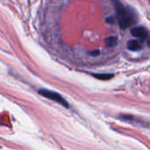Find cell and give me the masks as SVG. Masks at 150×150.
<instances>
[{"instance_id":"7","label":"cell","mask_w":150,"mask_h":150,"mask_svg":"<svg viewBox=\"0 0 150 150\" xmlns=\"http://www.w3.org/2000/svg\"><path fill=\"white\" fill-rule=\"evenodd\" d=\"M149 2H150V0H149Z\"/></svg>"},{"instance_id":"4","label":"cell","mask_w":150,"mask_h":150,"mask_svg":"<svg viewBox=\"0 0 150 150\" xmlns=\"http://www.w3.org/2000/svg\"><path fill=\"white\" fill-rule=\"evenodd\" d=\"M142 42L138 40H131L127 42V48L131 51H139L142 48Z\"/></svg>"},{"instance_id":"2","label":"cell","mask_w":150,"mask_h":150,"mask_svg":"<svg viewBox=\"0 0 150 150\" xmlns=\"http://www.w3.org/2000/svg\"><path fill=\"white\" fill-rule=\"evenodd\" d=\"M39 94L47 98H49L53 101H55L65 107H69V104L67 103V101L57 92H54V91H52L49 90H46V89H41L39 91Z\"/></svg>"},{"instance_id":"3","label":"cell","mask_w":150,"mask_h":150,"mask_svg":"<svg viewBox=\"0 0 150 150\" xmlns=\"http://www.w3.org/2000/svg\"><path fill=\"white\" fill-rule=\"evenodd\" d=\"M131 34L136 38L142 39V40H147L149 37V33L148 30L142 26H138V27H134L131 30Z\"/></svg>"},{"instance_id":"1","label":"cell","mask_w":150,"mask_h":150,"mask_svg":"<svg viewBox=\"0 0 150 150\" xmlns=\"http://www.w3.org/2000/svg\"><path fill=\"white\" fill-rule=\"evenodd\" d=\"M112 3L116 11L117 20L119 22L120 27L121 29H127V27H130L134 22L133 14L119 0H112Z\"/></svg>"},{"instance_id":"5","label":"cell","mask_w":150,"mask_h":150,"mask_svg":"<svg viewBox=\"0 0 150 150\" xmlns=\"http://www.w3.org/2000/svg\"><path fill=\"white\" fill-rule=\"evenodd\" d=\"M117 42H118L117 38H116V37H113V36L109 37V38L105 40L106 46H107V47H110L116 46V45H117Z\"/></svg>"},{"instance_id":"6","label":"cell","mask_w":150,"mask_h":150,"mask_svg":"<svg viewBox=\"0 0 150 150\" xmlns=\"http://www.w3.org/2000/svg\"><path fill=\"white\" fill-rule=\"evenodd\" d=\"M95 76H96L97 78H99V79L108 80L109 78L112 77V75H108V74H105V75H95Z\"/></svg>"}]
</instances>
